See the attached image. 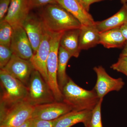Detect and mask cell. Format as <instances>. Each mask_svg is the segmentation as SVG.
Masks as SVG:
<instances>
[{
    "label": "cell",
    "instance_id": "cell-1",
    "mask_svg": "<svg viewBox=\"0 0 127 127\" xmlns=\"http://www.w3.org/2000/svg\"><path fill=\"white\" fill-rule=\"evenodd\" d=\"M40 17L46 30L50 33L64 32L80 29L82 26L74 17L58 4L44 6L40 12Z\"/></svg>",
    "mask_w": 127,
    "mask_h": 127
},
{
    "label": "cell",
    "instance_id": "cell-15",
    "mask_svg": "<svg viewBox=\"0 0 127 127\" xmlns=\"http://www.w3.org/2000/svg\"><path fill=\"white\" fill-rule=\"evenodd\" d=\"M80 29H73L64 32L60 41V46L66 50L71 57H79L81 50L79 47Z\"/></svg>",
    "mask_w": 127,
    "mask_h": 127
},
{
    "label": "cell",
    "instance_id": "cell-5",
    "mask_svg": "<svg viewBox=\"0 0 127 127\" xmlns=\"http://www.w3.org/2000/svg\"><path fill=\"white\" fill-rule=\"evenodd\" d=\"M27 87L26 101L31 105L35 106L56 101L48 84L38 71H33Z\"/></svg>",
    "mask_w": 127,
    "mask_h": 127
},
{
    "label": "cell",
    "instance_id": "cell-9",
    "mask_svg": "<svg viewBox=\"0 0 127 127\" xmlns=\"http://www.w3.org/2000/svg\"><path fill=\"white\" fill-rule=\"evenodd\" d=\"M2 69L26 86L35 70L30 60L22 59L14 54L9 62Z\"/></svg>",
    "mask_w": 127,
    "mask_h": 127
},
{
    "label": "cell",
    "instance_id": "cell-14",
    "mask_svg": "<svg viewBox=\"0 0 127 127\" xmlns=\"http://www.w3.org/2000/svg\"><path fill=\"white\" fill-rule=\"evenodd\" d=\"M57 2L70 12L82 26L95 25L96 22L92 16L77 0H57Z\"/></svg>",
    "mask_w": 127,
    "mask_h": 127
},
{
    "label": "cell",
    "instance_id": "cell-6",
    "mask_svg": "<svg viewBox=\"0 0 127 127\" xmlns=\"http://www.w3.org/2000/svg\"><path fill=\"white\" fill-rule=\"evenodd\" d=\"M63 32H50V52L47 64L48 75V84L52 91L55 100L57 101L61 102L63 101V95L58 83L57 70L60 41Z\"/></svg>",
    "mask_w": 127,
    "mask_h": 127
},
{
    "label": "cell",
    "instance_id": "cell-13",
    "mask_svg": "<svg viewBox=\"0 0 127 127\" xmlns=\"http://www.w3.org/2000/svg\"><path fill=\"white\" fill-rule=\"evenodd\" d=\"M35 53L43 40L46 30L40 17L29 15L22 25Z\"/></svg>",
    "mask_w": 127,
    "mask_h": 127
},
{
    "label": "cell",
    "instance_id": "cell-21",
    "mask_svg": "<svg viewBox=\"0 0 127 127\" xmlns=\"http://www.w3.org/2000/svg\"><path fill=\"white\" fill-rule=\"evenodd\" d=\"M103 99H100L92 110L91 116L84 124L85 127H103L101 118V106Z\"/></svg>",
    "mask_w": 127,
    "mask_h": 127
},
{
    "label": "cell",
    "instance_id": "cell-28",
    "mask_svg": "<svg viewBox=\"0 0 127 127\" xmlns=\"http://www.w3.org/2000/svg\"><path fill=\"white\" fill-rule=\"evenodd\" d=\"M102 0H79L81 4L88 12H89L90 6L92 4Z\"/></svg>",
    "mask_w": 127,
    "mask_h": 127
},
{
    "label": "cell",
    "instance_id": "cell-10",
    "mask_svg": "<svg viewBox=\"0 0 127 127\" xmlns=\"http://www.w3.org/2000/svg\"><path fill=\"white\" fill-rule=\"evenodd\" d=\"M10 48L13 54L26 60H30L34 55L31 42L22 26L13 28Z\"/></svg>",
    "mask_w": 127,
    "mask_h": 127
},
{
    "label": "cell",
    "instance_id": "cell-30",
    "mask_svg": "<svg viewBox=\"0 0 127 127\" xmlns=\"http://www.w3.org/2000/svg\"><path fill=\"white\" fill-rule=\"evenodd\" d=\"M32 118L30 119L23 124L17 127H32Z\"/></svg>",
    "mask_w": 127,
    "mask_h": 127
},
{
    "label": "cell",
    "instance_id": "cell-25",
    "mask_svg": "<svg viewBox=\"0 0 127 127\" xmlns=\"http://www.w3.org/2000/svg\"><path fill=\"white\" fill-rule=\"evenodd\" d=\"M32 119V127H53L54 120L47 121L41 119Z\"/></svg>",
    "mask_w": 127,
    "mask_h": 127
},
{
    "label": "cell",
    "instance_id": "cell-18",
    "mask_svg": "<svg viewBox=\"0 0 127 127\" xmlns=\"http://www.w3.org/2000/svg\"><path fill=\"white\" fill-rule=\"evenodd\" d=\"M92 111H71L54 120L53 127H71L82 123L84 124L89 118Z\"/></svg>",
    "mask_w": 127,
    "mask_h": 127
},
{
    "label": "cell",
    "instance_id": "cell-33",
    "mask_svg": "<svg viewBox=\"0 0 127 127\" xmlns=\"http://www.w3.org/2000/svg\"><path fill=\"white\" fill-rule=\"evenodd\" d=\"M77 0L78 1V2H79V0Z\"/></svg>",
    "mask_w": 127,
    "mask_h": 127
},
{
    "label": "cell",
    "instance_id": "cell-16",
    "mask_svg": "<svg viewBox=\"0 0 127 127\" xmlns=\"http://www.w3.org/2000/svg\"><path fill=\"white\" fill-rule=\"evenodd\" d=\"M127 22V3L124 4L117 12L106 19L96 22L95 25L100 33L120 28Z\"/></svg>",
    "mask_w": 127,
    "mask_h": 127
},
{
    "label": "cell",
    "instance_id": "cell-22",
    "mask_svg": "<svg viewBox=\"0 0 127 127\" xmlns=\"http://www.w3.org/2000/svg\"><path fill=\"white\" fill-rule=\"evenodd\" d=\"M13 27L4 20L0 21V45L10 46L13 35Z\"/></svg>",
    "mask_w": 127,
    "mask_h": 127
},
{
    "label": "cell",
    "instance_id": "cell-7",
    "mask_svg": "<svg viewBox=\"0 0 127 127\" xmlns=\"http://www.w3.org/2000/svg\"><path fill=\"white\" fill-rule=\"evenodd\" d=\"M93 70L97 76L96 82L94 89L100 99L103 98L110 92L120 91L125 85L122 78L112 77L102 66H95Z\"/></svg>",
    "mask_w": 127,
    "mask_h": 127
},
{
    "label": "cell",
    "instance_id": "cell-24",
    "mask_svg": "<svg viewBox=\"0 0 127 127\" xmlns=\"http://www.w3.org/2000/svg\"><path fill=\"white\" fill-rule=\"evenodd\" d=\"M111 68L127 77V57L119 56L117 61L111 65Z\"/></svg>",
    "mask_w": 127,
    "mask_h": 127
},
{
    "label": "cell",
    "instance_id": "cell-12",
    "mask_svg": "<svg viewBox=\"0 0 127 127\" xmlns=\"http://www.w3.org/2000/svg\"><path fill=\"white\" fill-rule=\"evenodd\" d=\"M51 35L46 31L38 49L30 59L34 69L38 71L48 83L47 61L50 49Z\"/></svg>",
    "mask_w": 127,
    "mask_h": 127
},
{
    "label": "cell",
    "instance_id": "cell-26",
    "mask_svg": "<svg viewBox=\"0 0 127 127\" xmlns=\"http://www.w3.org/2000/svg\"><path fill=\"white\" fill-rule=\"evenodd\" d=\"M11 1V0H0V21L4 18Z\"/></svg>",
    "mask_w": 127,
    "mask_h": 127
},
{
    "label": "cell",
    "instance_id": "cell-3",
    "mask_svg": "<svg viewBox=\"0 0 127 127\" xmlns=\"http://www.w3.org/2000/svg\"><path fill=\"white\" fill-rule=\"evenodd\" d=\"M0 107L10 106L22 101L27 96V86L3 69L0 70Z\"/></svg>",
    "mask_w": 127,
    "mask_h": 127
},
{
    "label": "cell",
    "instance_id": "cell-31",
    "mask_svg": "<svg viewBox=\"0 0 127 127\" xmlns=\"http://www.w3.org/2000/svg\"><path fill=\"white\" fill-rule=\"evenodd\" d=\"M120 56L127 57V41L123 47V49L120 53Z\"/></svg>",
    "mask_w": 127,
    "mask_h": 127
},
{
    "label": "cell",
    "instance_id": "cell-11",
    "mask_svg": "<svg viewBox=\"0 0 127 127\" xmlns=\"http://www.w3.org/2000/svg\"><path fill=\"white\" fill-rule=\"evenodd\" d=\"M30 0H11L6 15L3 20L12 27L22 26L32 9Z\"/></svg>",
    "mask_w": 127,
    "mask_h": 127
},
{
    "label": "cell",
    "instance_id": "cell-19",
    "mask_svg": "<svg viewBox=\"0 0 127 127\" xmlns=\"http://www.w3.org/2000/svg\"><path fill=\"white\" fill-rule=\"evenodd\" d=\"M127 41L120 28L100 33L99 44H101L108 49L123 47Z\"/></svg>",
    "mask_w": 127,
    "mask_h": 127
},
{
    "label": "cell",
    "instance_id": "cell-8",
    "mask_svg": "<svg viewBox=\"0 0 127 127\" xmlns=\"http://www.w3.org/2000/svg\"><path fill=\"white\" fill-rule=\"evenodd\" d=\"M71 111L70 107L65 103L56 101L35 106L32 118L52 121Z\"/></svg>",
    "mask_w": 127,
    "mask_h": 127
},
{
    "label": "cell",
    "instance_id": "cell-29",
    "mask_svg": "<svg viewBox=\"0 0 127 127\" xmlns=\"http://www.w3.org/2000/svg\"><path fill=\"white\" fill-rule=\"evenodd\" d=\"M123 35L127 41V22L120 28Z\"/></svg>",
    "mask_w": 127,
    "mask_h": 127
},
{
    "label": "cell",
    "instance_id": "cell-17",
    "mask_svg": "<svg viewBox=\"0 0 127 127\" xmlns=\"http://www.w3.org/2000/svg\"><path fill=\"white\" fill-rule=\"evenodd\" d=\"M100 33L95 24L92 26H82L80 28L79 37L81 50H88L99 44Z\"/></svg>",
    "mask_w": 127,
    "mask_h": 127
},
{
    "label": "cell",
    "instance_id": "cell-32",
    "mask_svg": "<svg viewBox=\"0 0 127 127\" xmlns=\"http://www.w3.org/2000/svg\"><path fill=\"white\" fill-rule=\"evenodd\" d=\"M120 1H121V3L123 4H125V3H127V0H120Z\"/></svg>",
    "mask_w": 127,
    "mask_h": 127
},
{
    "label": "cell",
    "instance_id": "cell-20",
    "mask_svg": "<svg viewBox=\"0 0 127 127\" xmlns=\"http://www.w3.org/2000/svg\"><path fill=\"white\" fill-rule=\"evenodd\" d=\"M71 57L65 50L59 46L58 52L57 81L59 88L62 91L63 87L68 81V77L66 73V69L68 61Z\"/></svg>",
    "mask_w": 127,
    "mask_h": 127
},
{
    "label": "cell",
    "instance_id": "cell-2",
    "mask_svg": "<svg viewBox=\"0 0 127 127\" xmlns=\"http://www.w3.org/2000/svg\"><path fill=\"white\" fill-rule=\"evenodd\" d=\"M62 92V102L70 107L72 111H92L100 99L94 88L91 91L83 88L70 77Z\"/></svg>",
    "mask_w": 127,
    "mask_h": 127
},
{
    "label": "cell",
    "instance_id": "cell-27",
    "mask_svg": "<svg viewBox=\"0 0 127 127\" xmlns=\"http://www.w3.org/2000/svg\"><path fill=\"white\" fill-rule=\"evenodd\" d=\"M33 8L43 7L51 4H57V0H30Z\"/></svg>",
    "mask_w": 127,
    "mask_h": 127
},
{
    "label": "cell",
    "instance_id": "cell-4",
    "mask_svg": "<svg viewBox=\"0 0 127 127\" xmlns=\"http://www.w3.org/2000/svg\"><path fill=\"white\" fill-rule=\"evenodd\" d=\"M35 106L26 101L0 107V127H17L32 118Z\"/></svg>",
    "mask_w": 127,
    "mask_h": 127
},
{
    "label": "cell",
    "instance_id": "cell-23",
    "mask_svg": "<svg viewBox=\"0 0 127 127\" xmlns=\"http://www.w3.org/2000/svg\"><path fill=\"white\" fill-rule=\"evenodd\" d=\"M13 55L10 47L0 45V68H3L7 65Z\"/></svg>",
    "mask_w": 127,
    "mask_h": 127
}]
</instances>
